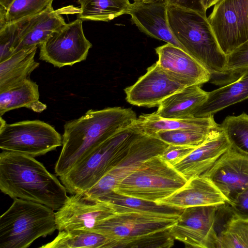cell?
Returning a JSON list of instances; mask_svg holds the SVG:
<instances>
[{
	"instance_id": "74e56055",
	"label": "cell",
	"mask_w": 248,
	"mask_h": 248,
	"mask_svg": "<svg viewBox=\"0 0 248 248\" xmlns=\"http://www.w3.org/2000/svg\"><path fill=\"white\" fill-rule=\"evenodd\" d=\"M15 0H0V5L7 10Z\"/></svg>"
},
{
	"instance_id": "83f0119b",
	"label": "cell",
	"mask_w": 248,
	"mask_h": 248,
	"mask_svg": "<svg viewBox=\"0 0 248 248\" xmlns=\"http://www.w3.org/2000/svg\"><path fill=\"white\" fill-rule=\"evenodd\" d=\"M109 240L95 232L80 230H63L51 242L41 248H109Z\"/></svg>"
},
{
	"instance_id": "5bb4252c",
	"label": "cell",
	"mask_w": 248,
	"mask_h": 248,
	"mask_svg": "<svg viewBox=\"0 0 248 248\" xmlns=\"http://www.w3.org/2000/svg\"><path fill=\"white\" fill-rule=\"evenodd\" d=\"M191 85H193L169 74L156 62L133 85L124 89L125 99L132 105L154 107L174 93Z\"/></svg>"
},
{
	"instance_id": "7c38bea8",
	"label": "cell",
	"mask_w": 248,
	"mask_h": 248,
	"mask_svg": "<svg viewBox=\"0 0 248 248\" xmlns=\"http://www.w3.org/2000/svg\"><path fill=\"white\" fill-rule=\"evenodd\" d=\"M168 146V144L156 137L141 135L134 141L112 169L83 193L91 198L99 199L112 192L123 179L146 160L161 155Z\"/></svg>"
},
{
	"instance_id": "5b68a950",
	"label": "cell",
	"mask_w": 248,
	"mask_h": 248,
	"mask_svg": "<svg viewBox=\"0 0 248 248\" xmlns=\"http://www.w3.org/2000/svg\"><path fill=\"white\" fill-rule=\"evenodd\" d=\"M142 135L134 123L92 150L69 171L59 177L67 192L72 195L90 189L118 163L131 145Z\"/></svg>"
},
{
	"instance_id": "e575fe53",
	"label": "cell",
	"mask_w": 248,
	"mask_h": 248,
	"mask_svg": "<svg viewBox=\"0 0 248 248\" xmlns=\"http://www.w3.org/2000/svg\"><path fill=\"white\" fill-rule=\"evenodd\" d=\"M229 205L233 215L248 219V186L239 193Z\"/></svg>"
},
{
	"instance_id": "8d00e7d4",
	"label": "cell",
	"mask_w": 248,
	"mask_h": 248,
	"mask_svg": "<svg viewBox=\"0 0 248 248\" xmlns=\"http://www.w3.org/2000/svg\"><path fill=\"white\" fill-rule=\"evenodd\" d=\"M220 0H202V4L207 10L208 8L211 6L215 5Z\"/></svg>"
},
{
	"instance_id": "ac0fdd59",
	"label": "cell",
	"mask_w": 248,
	"mask_h": 248,
	"mask_svg": "<svg viewBox=\"0 0 248 248\" xmlns=\"http://www.w3.org/2000/svg\"><path fill=\"white\" fill-rule=\"evenodd\" d=\"M231 147L221 128L213 131L202 144L173 167L187 181L209 169Z\"/></svg>"
},
{
	"instance_id": "484cf974",
	"label": "cell",
	"mask_w": 248,
	"mask_h": 248,
	"mask_svg": "<svg viewBox=\"0 0 248 248\" xmlns=\"http://www.w3.org/2000/svg\"><path fill=\"white\" fill-rule=\"evenodd\" d=\"M98 199L108 203L117 213L134 212L157 216L179 217L184 209L124 196L113 191Z\"/></svg>"
},
{
	"instance_id": "6da1fadb",
	"label": "cell",
	"mask_w": 248,
	"mask_h": 248,
	"mask_svg": "<svg viewBox=\"0 0 248 248\" xmlns=\"http://www.w3.org/2000/svg\"><path fill=\"white\" fill-rule=\"evenodd\" d=\"M137 118L132 109L117 107L90 109L66 123L62 149L55 166L56 174L60 177L66 173L92 150L132 125Z\"/></svg>"
},
{
	"instance_id": "4fadbf2b",
	"label": "cell",
	"mask_w": 248,
	"mask_h": 248,
	"mask_svg": "<svg viewBox=\"0 0 248 248\" xmlns=\"http://www.w3.org/2000/svg\"><path fill=\"white\" fill-rule=\"evenodd\" d=\"M218 206L184 208L170 232L186 248H217L218 234L215 226Z\"/></svg>"
},
{
	"instance_id": "4dcf8cb0",
	"label": "cell",
	"mask_w": 248,
	"mask_h": 248,
	"mask_svg": "<svg viewBox=\"0 0 248 248\" xmlns=\"http://www.w3.org/2000/svg\"><path fill=\"white\" fill-rule=\"evenodd\" d=\"M217 248H248V219L232 215L218 234Z\"/></svg>"
},
{
	"instance_id": "f35d334b",
	"label": "cell",
	"mask_w": 248,
	"mask_h": 248,
	"mask_svg": "<svg viewBox=\"0 0 248 248\" xmlns=\"http://www.w3.org/2000/svg\"></svg>"
},
{
	"instance_id": "4316f807",
	"label": "cell",
	"mask_w": 248,
	"mask_h": 248,
	"mask_svg": "<svg viewBox=\"0 0 248 248\" xmlns=\"http://www.w3.org/2000/svg\"><path fill=\"white\" fill-rule=\"evenodd\" d=\"M78 18L106 22L128 14L131 5L129 0H78Z\"/></svg>"
},
{
	"instance_id": "f546056e",
	"label": "cell",
	"mask_w": 248,
	"mask_h": 248,
	"mask_svg": "<svg viewBox=\"0 0 248 248\" xmlns=\"http://www.w3.org/2000/svg\"><path fill=\"white\" fill-rule=\"evenodd\" d=\"M220 125L231 147L248 156V114L228 116Z\"/></svg>"
},
{
	"instance_id": "cb8c5ba5",
	"label": "cell",
	"mask_w": 248,
	"mask_h": 248,
	"mask_svg": "<svg viewBox=\"0 0 248 248\" xmlns=\"http://www.w3.org/2000/svg\"><path fill=\"white\" fill-rule=\"evenodd\" d=\"M37 46L21 50L0 62V92L30 78L39 66L34 59Z\"/></svg>"
},
{
	"instance_id": "8992f818",
	"label": "cell",
	"mask_w": 248,
	"mask_h": 248,
	"mask_svg": "<svg viewBox=\"0 0 248 248\" xmlns=\"http://www.w3.org/2000/svg\"><path fill=\"white\" fill-rule=\"evenodd\" d=\"M14 200L0 217V248H27L57 229L54 210L36 202Z\"/></svg>"
},
{
	"instance_id": "44dd1931",
	"label": "cell",
	"mask_w": 248,
	"mask_h": 248,
	"mask_svg": "<svg viewBox=\"0 0 248 248\" xmlns=\"http://www.w3.org/2000/svg\"><path fill=\"white\" fill-rule=\"evenodd\" d=\"M248 99V68L237 78L220 87L208 92L205 101L194 111L193 116L214 115L233 104Z\"/></svg>"
},
{
	"instance_id": "9a60e30c",
	"label": "cell",
	"mask_w": 248,
	"mask_h": 248,
	"mask_svg": "<svg viewBox=\"0 0 248 248\" xmlns=\"http://www.w3.org/2000/svg\"><path fill=\"white\" fill-rule=\"evenodd\" d=\"M114 213L105 202L84 193L72 194L55 213L57 230L93 231L100 221Z\"/></svg>"
},
{
	"instance_id": "3957f363",
	"label": "cell",
	"mask_w": 248,
	"mask_h": 248,
	"mask_svg": "<svg viewBox=\"0 0 248 248\" xmlns=\"http://www.w3.org/2000/svg\"><path fill=\"white\" fill-rule=\"evenodd\" d=\"M167 17L175 38L208 70L210 81L224 85L234 79L227 70V55L219 46L206 14L168 5Z\"/></svg>"
},
{
	"instance_id": "ba28073f",
	"label": "cell",
	"mask_w": 248,
	"mask_h": 248,
	"mask_svg": "<svg viewBox=\"0 0 248 248\" xmlns=\"http://www.w3.org/2000/svg\"><path fill=\"white\" fill-rule=\"evenodd\" d=\"M62 144V137L49 124L38 120L8 124L0 117V148L35 157Z\"/></svg>"
},
{
	"instance_id": "836d02e7",
	"label": "cell",
	"mask_w": 248,
	"mask_h": 248,
	"mask_svg": "<svg viewBox=\"0 0 248 248\" xmlns=\"http://www.w3.org/2000/svg\"><path fill=\"white\" fill-rule=\"evenodd\" d=\"M196 147L169 145L160 157L173 166L188 155Z\"/></svg>"
},
{
	"instance_id": "30bf717a",
	"label": "cell",
	"mask_w": 248,
	"mask_h": 248,
	"mask_svg": "<svg viewBox=\"0 0 248 248\" xmlns=\"http://www.w3.org/2000/svg\"><path fill=\"white\" fill-rule=\"evenodd\" d=\"M83 21L78 18L53 31L39 46V59L58 68L83 61L92 45L85 37Z\"/></svg>"
},
{
	"instance_id": "ab89813d",
	"label": "cell",
	"mask_w": 248,
	"mask_h": 248,
	"mask_svg": "<svg viewBox=\"0 0 248 248\" xmlns=\"http://www.w3.org/2000/svg\"></svg>"
},
{
	"instance_id": "7a4b0ae2",
	"label": "cell",
	"mask_w": 248,
	"mask_h": 248,
	"mask_svg": "<svg viewBox=\"0 0 248 248\" xmlns=\"http://www.w3.org/2000/svg\"><path fill=\"white\" fill-rule=\"evenodd\" d=\"M0 189L13 199L36 202L56 211L68 198L65 186L43 164L15 152L0 154Z\"/></svg>"
},
{
	"instance_id": "603a6c76",
	"label": "cell",
	"mask_w": 248,
	"mask_h": 248,
	"mask_svg": "<svg viewBox=\"0 0 248 248\" xmlns=\"http://www.w3.org/2000/svg\"><path fill=\"white\" fill-rule=\"evenodd\" d=\"M134 124L140 133L152 136L162 131L216 128L220 126L215 122L214 115L200 118L168 119L159 116L155 112L140 115L137 118Z\"/></svg>"
},
{
	"instance_id": "d4e9b609",
	"label": "cell",
	"mask_w": 248,
	"mask_h": 248,
	"mask_svg": "<svg viewBox=\"0 0 248 248\" xmlns=\"http://www.w3.org/2000/svg\"><path fill=\"white\" fill-rule=\"evenodd\" d=\"M26 108L41 113L47 106L40 100L39 86L30 78L0 92V116L15 109Z\"/></svg>"
},
{
	"instance_id": "1f68e13d",
	"label": "cell",
	"mask_w": 248,
	"mask_h": 248,
	"mask_svg": "<svg viewBox=\"0 0 248 248\" xmlns=\"http://www.w3.org/2000/svg\"><path fill=\"white\" fill-rule=\"evenodd\" d=\"M221 128L182 129L158 132L154 136L169 145L197 147L214 131Z\"/></svg>"
},
{
	"instance_id": "ffe728a7",
	"label": "cell",
	"mask_w": 248,
	"mask_h": 248,
	"mask_svg": "<svg viewBox=\"0 0 248 248\" xmlns=\"http://www.w3.org/2000/svg\"><path fill=\"white\" fill-rule=\"evenodd\" d=\"M156 202L184 209L198 206H219L227 203V200L209 179L201 175L187 180L173 194Z\"/></svg>"
},
{
	"instance_id": "9c48e42d",
	"label": "cell",
	"mask_w": 248,
	"mask_h": 248,
	"mask_svg": "<svg viewBox=\"0 0 248 248\" xmlns=\"http://www.w3.org/2000/svg\"><path fill=\"white\" fill-rule=\"evenodd\" d=\"M65 23L59 12L51 5L39 14L0 28V43L10 49L11 56L21 50L40 46Z\"/></svg>"
},
{
	"instance_id": "52a82bcc",
	"label": "cell",
	"mask_w": 248,
	"mask_h": 248,
	"mask_svg": "<svg viewBox=\"0 0 248 248\" xmlns=\"http://www.w3.org/2000/svg\"><path fill=\"white\" fill-rule=\"evenodd\" d=\"M187 180L159 155L144 161L123 179L113 192L156 202L182 187Z\"/></svg>"
},
{
	"instance_id": "e0dca14e",
	"label": "cell",
	"mask_w": 248,
	"mask_h": 248,
	"mask_svg": "<svg viewBox=\"0 0 248 248\" xmlns=\"http://www.w3.org/2000/svg\"><path fill=\"white\" fill-rule=\"evenodd\" d=\"M168 4L164 0H134L128 13L131 20L142 32L185 50L170 29Z\"/></svg>"
},
{
	"instance_id": "7402d4cb",
	"label": "cell",
	"mask_w": 248,
	"mask_h": 248,
	"mask_svg": "<svg viewBox=\"0 0 248 248\" xmlns=\"http://www.w3.org/2000/svg\"><path fill=\"white\" fill-rule=\"evenodd\" d=\"M208 93L200 85L189 86L164 99L155 112L160 117L168 119L192 117L194 111L206 99Z\"/></svg>"
},
{
	"instance_id": "d6986e66",
	"label": "cell",
	"mask_w": 248,
	"mask_h": 248,
	"mask_svg": "<svg viewBox=\"0 0 248 248\" xmlns=\"http://www.w3.org/2000/svg\"><path fill=\"white\" fill-rule=\"evenodd\" d=\"M159 65L169 74L193 85L210 81L211 75L200 62L184 50L169 43L155 48Z\"/></svg>"
},
{
	"instance_id": "8fae6325",
	"label": "cell",
	"mask_w": 248,
	"mask_h": 248,
	"mask_svg": "<svg viewBox=\"0 0 248 248\" xmlns=\"http://www.w3.org/2000/svg\"><path fill=\"white\" fill-rule=\"evenodd\" d=\"M208 19L227 56L248 40V0H220Z\"/></svg>"
},
{
	"instance_id": "d6a6232c",
	"label": "cell",
	"mask_w": 248,
	"mask_h": 248,
	"mask_svg": "<svg viewBox=\"0 0 248 248\" xmlns=\"http://www.w3.org/2000/svg\"><path fill=\"white\" fill-rule=\"evenodd\" d=\"M248 68V40L227 56L226 69L234 78Z\"/></svg>"
},
{
	"instance_id": "277c9868",
	"label": "cell",
	"mask_w": 248,
	"mask_h": 248,
	"mask_svg": "<svg viewBox=\"0 0 248 248\" xmlns=\"http://www.w3.org/2000/svg\"><path fill=\"white\" fill-rule=\"evenodd\" d=\"M178 218L115 213L100 221L93 232L107 237L109 248H170L174 239L170 231Z\"/></svg>"
},
{
	"instance_id": "f1b7e54d",
	"label": "cell",
	"mask_w": 248,
	"mask_h": 248,
	"mask_svg": "<svg viewBox=\"0 0 248 248\" xmlns=\"http://www.w3.org/2000/svg\"><path fill=\"white\" fill-rule=\"evenodd\" d=\"M53 1L15 0L7 10L0 5V28L42 13L52 5Z\"/></svg>"
},
{
	"instance_id": "d590c367",
	"label": "cell",
	"mask_w": 248,
	"mask_h": 248,
	"mask_svg": "<svg viewBox=\"0 0 248 248\" xmlns=\"http://www.w3.org/2000/svg\"><path fill=\"white\" fill-rule=\"evenodd\" d=\"M168 5H172L186 8L203 14L206 13L202 0H164Z\"/></svg>"
},
{
	"instance_id": "2e32d148",
	"label": "cell",
	"mask_w": 248,
	"mask_h": 248,
	"mask_svg": "<svg viewBox=\"0 0 248 248\" xmlns=\"http://www.w3.org/2000/svg\"><path fill=\"white\" fill-rule=\"evenodd\" d=\"M202 175L213 183L229 204L248 186V156L231 147Z\"/></svg>"
}]
</instances>
